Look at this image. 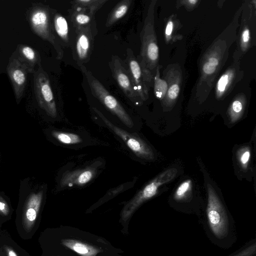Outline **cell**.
<instances>
[{"label":"cell","instance_id":"obj_1","mask_svg":"<svg viewBox=\"0 0 256 256\" xmlns=\"http://www.w3.org/2000/svg\"><path fill=\"white\" fill-rule=\"evenodd\" d=\"M153 4H150L144 26L140 33L142 47L140 63L148 84L150 82L152 74L150 70L154 68L158 58V48L154 30Z\"/></svg>","mask_w":256,"mask_h":256},{"label":"cell","instance_id":"obj_2","mask_svg":"<svg viewBox=\"0 0 256 256\" xmlns=\"http://www.w3.org/2000/svg\"><path fill=\"white\" fill-rule=\"evenodd\" d=\"M80 68L86 78L92 94L114 114L116 115L126 126L132 128L134 123L129 116L118 101L112 96L86 68L80 66Z\"/></svg>","mask_w":256,"mask_h":256},{"label":"cell","instance_id":"obj_3","mask_svg":"<svg viewBox=\"0 0 256 256\" xmlns=\"http://www.w3.org/2000/svg\"><path fill=\"white\" fill-rule=\"evenodd\" d=\"M177 173L176 168H168L146 184L124 206L121 212V220L124 222L128 220L142 203L154 196L157 194L158 188L174 179Z\"/></svg>","mask_w":256,"mask_h":256},{"label":"cell","instance_id":"obj_4","mask_svg":"<svg viewBox=\"0 0 256 256\" xmlns=\"http://www.w3.org/2000/svg\"><path fill=\"white\" fill-rule=\"evenodd\" d=\"M206 212L209 226L214 234L219 239L227 236L228 220L224 208L214 188L208 184Z\"/></svg>","mask_w":256,"mask_h":256},{"label":"cell","instance_id":"obj_5","mask_svg":"<svg viewBox=\"0 0 256 256\" xmlns=\"http://www.w3.org/2000/svg\"><path fill=\"white\" fill-rule=\"evenodd\" d=\"M92 109L107 126L121 138L138 157L149 160L154 159V154L152 148L144 140L114 124L96 108H92Z\"/></svg>","mask_w":256,"mask_h":256},{"label":"cell","instance_id":"obj_6","mask_svg":"<svg viewBox=\"0 0 256 256\" xmlns=\"http://www.w3.org/2000/svg\"><path fill=\"white\" fill-rule=\"evenodd\" d=\"M34 90L39 106L50 116L55 118L57 110L54 96L47 74L40 67L34 78Z\"/></svg>","mask_w":256,"mask_h":256},{"label":"cell","instance_id":"obj_7","mask_svg":"<svg viewBox=\"0 0 256 256\" xmlns=\"http://www.w3.org/2000/svg\"><path fill=\"white\" fill-rule=\"evenodd\" d=\"M30 20L34 32L54 46L58 58L63 56V52L58 44L50 26L49 12L46 8L36 7L30 12Z\"/></svg>","mask_w":256,"mask_h":256},{"label":"cell","instance_id":"obj_8","mask_svg":"<svg viewBox=\"0 0 256 256\" xmlns=\"http://www.w3.org/2000/svg\"><path fill=\"white\" fill-rule=\"evenodd\" d=\"M110 66L113 77L126 96L136 104L141 103V99L136 94L128 70L122 64L120 58L113 56Z\"/></svg>","mask_w":256,"mask_h":256},{"label":"cell","instance_id":"obj_9","mask_svg":"<svg viewBox=\"0 0 256 256\" xmlns=\"http://www.w3.org/2000/svg\"><path fill=\"white\" fill-rule=\"evenodd\" d=\"M126 60L128 71L134 86V90L142 100H145L148 97V84L142 67L136 60L132 50H127Z\"/></svg>","mask_w":256,"mask_h":256},{"label":"cell","instance_id":"obj_10","mask_svg":"<svg viewBox=\"0 0 256 256\" xmlns=\"http://www.w3.org/2000/svg\"><path fill=\"white\" fill-rule=\"evenodd\" d=\"M26 66L18 59L10 60L7 71L12 82L17 99H20L24 92L26 84Z\"/></svg>","mask_w":256,"mask_h":256},{"label":"cell","instance_id":"obj_11","mask_svg":"<svg viewBox=\"0 0 256 256\" xmlns=\"http://www.w3.org/2000/svg\"><path fill=\"white\" fill-rule=\"evenodd\" d=\"M75 56L80 62H85L91 54L94 37L92 28H86L76 31Z\"/></svg>","mask_w":256,"mask_h":256},{"label":"cell","instance_id":"obj_12","mask_svg":"<svg viewBox=\"0 0 256 256\" xmlns=\"http://www.w3.org/2000/svg\"><path fill=\"white\" fill-rule=\"evenodd\" d=\"M96 170L88 167L66 172L60 181L62 187L74 186H82L90 182L95 176Z\"/></svg>","mask_w":256,"mask_h":256},{"label":"cell","instance_id":"obj_13","mask_svg":"<svg viewBox=\"0 0 256 256\" xmlns=\"http://www.w3.org/2000/svg\"><path fill=\"white\" fill-rule=\"evenodd\" d=\"M42 198V192L32 194L26 204L22 214V222L27 230L32 228L35 223L40 207Z\"/></svg>","mask_w":256,"mask_h":256},{"label":"cell","instance_id":"obj_14","mask_svg":"<svg viewBox=\"0 0 256 256\" xmlns=\"http://www.w3.org/2000/svg\"><path fill=\"white\" fill-rule=\"evenodd\" d=\"M62 242L63 245L81 256H96L100 252L95 246L74 240L63 239Z\"/></svg>","mask_w":256,"mask_h":256},{"label":"cell","instance_id":"obj_15","mask_svg":"<svg viewBox=\"0 0 256 256\" xmlns=\"http://www.w3.org/2000/svg\"><path fill=\"white\" fill-rule=\"evenodd\" d=\"M132 2V0H124L118 2L108 14L106 26L108 28L112 26L124 17L127 13Z\"/></svg>","mask_w":256,"mask_h":256},{"label":"cell","instance_id":"obj_16","mask_svg":"<svg viewBox=\"0 0 256 256\" xmlns=\"http://www.w3.org/2000/svg\"><path fill=\"white\" fill-rule=\"evenodd\" d=\"M94 16L82 10H74L71 19L76 31L86 28H92Z\"/></svg>","mask_w":256,"mask_h":256},{"label":"cell","instance_id":"obj_17","mask_svg":"<svg viewBox=\"0 0 256 256\" xmlns=\"http://www.w3.org/2000/svg\"><path fill=\"white\" fill-rule=\"evenodd\" d=\"M106 2V0H76L71 2L74 10H84L94 16Z\"/></svg>","mask_w":256,"mask_h":256},{"label":"cell","instance_id":"obj_18","mask_svg":"<svg viewBox=\"0 0 256 256\" xmlns=\"http://www.w3.org/2000/svg\"><path fill=\"white\" fill-rule=\"evenodd\" d=\"M54 29L59 37L66 44L69 41V30L66 20L62 15L57 14L54 18Z\"/></svg>","mask_w":256,"mask_h":256},{"label":"cell","instance_id":"obj_19","mask_svg":"<svg viewBox=\"0 0 256 256\" xmlns=\"http://www.w3.org/2000/svg\"><path fill=\"white\" fill-rule=\"evenodd\" d=\"M234 74L232 70H228L223 74L218 80L216 86V94L221 96L228 92L232 86Z\"/></svg>","mask_w":256,"mask_h":256},{"label":"cell","instance_id":"obj_20","mask_svg":"<svg viewBox=\"0 0 256 256\" xmlns=\"http://www.w3.org/2000/svg\"><path fill=\"white\" fill-rule=\"evenodd\" d=\"M52 135L60 142L66 144H77L82 141L79 135L71 132L53 131Z\"/></svg>","mask_w":256,"mask_h":256},{"label":"cell","instance_id":"obj_21","mask_svg":"<svg viewBox=\"0 0 256 256\" xmlns=\"http://www.w3.org/2000/svg\"><path fill=\"white\" fill-rule=\"evenodd\" d=\"M216 54H211L204 60L202 70L204 75L210 76L215 72L220 64V57Z\"/></svg>","mask_w":256,"mask_h":256},{"label":"cell","instance_id":"obj_22","mask_svg":"<svg viewBox=\"0 0 256 256\" xmlns=\"http://www.w3.org/2000/svg\"><path fill=\"white\" fill-rule=\"evenodd\" d=\"M244 108V100L238 98L234 100L228 110V114L231 122H234L241 117Z\"/></svg>","mask_w":256,"mask_h":256},{"label":"cell","instance_id":"obj_23","mask_svg":"<svg viewBox=\"0 0 256 256\" xmlns=\"http://www.w3.org/2000/svg\"><path fill=\"white\" fill-rule=\"evenodd\" d=\"M158 70H157V74L154 78V91L156 96L161 99L166 94L168 89L167 82L159 78Z\"/></svg>","mask_w":256,"mask_h":256},{"label":"cell","instance_id":"obj_24","mask_svg":"<svg viewBox=\"0 0 256 256\" xmlns=\"http://www.w3.org/2000/svg\"><path fill=\"white\" fill-rule=\"evenodd\" d=\"M238 158L240 165L246 169L250 158V150L248 146L243 147L238 152Z\"/></svg>","mask_w":256,"mask_h":256},{"label":"cell","instance_id":"obj_25","mask_svg":"<svg viewBox=\"0 0 256 256\" xmlns=\"http://www.w3.org/2000/svg\"><path fill=\"white\" fill-rule=\"evenodd\" d=\"M192 181L187 180L182 182L177 188L174 198L176 200H182L191 188Z\"/></svg>","mask_w":256,"mask_h":256},{"label":"cell","instance_id":"obj_26","mask_svg":"<svg viewBox=\"0 0 256 256\" xmlns=\"http://www.w3.org/2000/svg\"><path fill=\"white\" fill-rule=\"evenodd\" d=\"M180 91V84L177 82L172 84L168 88L166 92V99L169 102H172L176 99Z\"/></svg>","mask_w":256,"mask_h":256},{"label":"cell","instance_id":"obj_27","mask_svg":"<svg viewBox=\"0 0 256 256\" xmlns=\"http://www.w3.org/2000/svg\"><path fill=\"white\" fill-rule=\"evenodd\" d=\"M22 53L24 56L29 61L34 62L36 60L35 52L28 46H24L22 48Z\"/></svg>","mask_w":256,"mask_h":256},{"label":"cell","instance_id":"obj_28","mask_svg":"<svg viewBox=\"0 0 256 256\" xmlns=\"http://www.w3.org/2000/svg\"><path fill=\"white\" fill-rule=\"evenodd\" d=\"M250 39V30L248 27L244 28L241 33L240 38V42L242 46L244 48L248 46Z\"/></svg>","mask_w":256,"mask_h":256},{"label":"cell","instance_id":"obj_29","mask_svg":"<svg viewBox=\"0 0 256 256\" xmlns=\"http://www.w3.org/2000/svg\"><path fill=\"white\" fill-rule=\"evenodd\" d=\"M174 24V22L172 18L170 19L166 24L165 29V36L167 40L172 39Z\"/></svg>","mask_w":256,"mask_h":256},{"label":"cell","instance_id":"obj_30","mask_svg":"<svg viewBox=\"0 0 256 256\" xmlns=\"http://www.w3.org/2000/svg\"><path fill=\"white\" fill-rule=\"evenodd\" d=\"M256 244H252L234 256H252L256 252Z\"/></svg>","mask_w":256,"mask_h":256},{"label":"cell","instance_id":"obj_31","mask_svg":"<svg viewBox=\"0 0 256 256\" xmlns=\"http://www.w3.org/2000/svg\"><path fill=\"white\" fill-rule=\"evenodd\" d=\"M10 210L8 204L2 198H0V214L7 216Z\"/></svg>","mask_w":256,"mask_h":256},{"label":"cell","instance_id":"obj_32","mask_svg":"<svg viewBox=\"0 0 256 256\" xmlns=\"http://www.w3.org/2000/svg\"><path fill=\"white\" fill-rule=\"evenodd\" d=\"M5 249L8 256H18L16 252L10 248L6 247Z\"/></svg>","mask_w":256,"mask_h":256},{"label":"cell","instance_id":"obj_33","mask_svg":"<svg viewBox=\"0 0 256 256\" xmlns=\"http://www.w3.org/2000/svg\"><path fill=\"white\" fill-rule=\"evenodd\" d=\"M198 2V0H194L185 1L188 4V6L190 7L195 6Z\"/></svg>","mask_w":256,"mask_h":256}]
</instances>
